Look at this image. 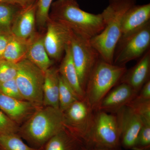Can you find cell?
<instances>
[{
    "instance_id": "3957f363",
    "label": "cell",
    "mask_w": 150,
    "mask_h": 150,
    "mask_svg": "<svg viewBox=\"0 0 150 150\" xmlns=\"http://www.w3.org/2000/svg\"><path fill=\"white\" fill-rule=\"evenodd\" d=\"M65 128L64 112L60 108L43 106L19 126L18 134L31 147L43 149L51 137Z\"/></svg>"
},
{
    "instance_id": "f1b7e54d",
    "label": "cell",
    "mask_w": 150,
    "mask_h": 150,
    "mask_svg": "<svg viewBox=\"0 0 150 150\" xmlns=\"http://www.w3.org/2000/svg\"><path fill=\"white\" fill-rule=\"evenodd\" d=\"M0 93L7 96L24 100L19 90L15 79L0 83Z\"/></svg>"
},
{
    "instance_id": "9c48e42d",
    "label": "cell",
    "mask_w": 150,
    "mask_h": 150,
    "mask_svg": "<svg viewBox=\"0 0 150 150\" xmlns=\"http://www.w3.org/2000/svg\"><path fill=\"white\" fill-rule=\"evenodd\" d=\"M65 127L85 143L94 111L85 100H79L64 111Z\"/></svg>"
},
{
    "instance_id": "f546056e",
    "label": "cell",
    "mask_w": 150,
    "mask_h": 150,
    "mask_svg": "<svg viewBox=\"0 0 150 150\" xmlns=\"http://www.w3.org/2000/svg\"><path fill=\"white\" fill-rule=\"evenodd\" d=\"M19 126L0 110V134L18 133Z\"/></svg>"
},
{
    "instance_id": "e575fe53",
    "label": "cell",
    "mask_w": 150,
    "mask_h": 150,
    "mask_svg": "<svg viewBox=\"0 0 150 150\" xmlns=\"http://www.w3.org/2000/svg\"><path fill=\"white\" fill-rule=\"evenodd\" d=\"M79 150H90L89 149H88V148L86 147V146H84L81 149Z\"/></svg>"
},
{
    "instance_id": "484cf974",
    "label": "cell",
    "mask_w": 150,
    "mask_h": 150,
    "mask_svg": "<svg viewBox=\"0 0 150 150\" xmlns=\"http://www.w3.org/2000/svg\"><path fill=\"white\" fill-rule=\"evenodd\" d=\"M142 118L144 123H150V100H140L134 98L127 105Z\"/></svg>"
},
{
    "instance_id": "d6a6232c",
    "label": "cell",
    "mask_w": 150,
    "mask_h": 150,
    "mask_svg": "<svg viewBox=\"0 0 150 150\" xmlns=\"http://www.w3.org/2000/svg\"><path fill=\"white\" fill-rule=\"evenodd\" d=\"M11 33H0V61L3 60V56Z\"/></svg>"
},
{
    "instance_id": "d590c367",
    "label": "cell",
    "mask_w": 150,
    "mask_h": 150,
    "mask_svg": "<svg viewBox=\"0 0 150 150\" xmlns=\"http://www.w3.org/2000/svg\"><path fill=\"white\" fill-rule=\"evenodd\" d=\"M0 150H1V149H0Z\"/></svg>"
},
{
    "instance_id": "2e32d148",
    "label": "cell",
    "mask_w": 150,
    "mask_h": 150,
    "mask_svg": "<svg viewBox=\"0 0 150 150\" xmlns=\"http://www.w3.org/2000/svg\"><path fill=\"white\" fill-rule=\"evenodd\" d=\"M150 3L132 6L123 17L120 39L142 27L150 21Z\"/></svg>"
},
{
    "instance_id": "4dcf8cb0",
    "label": "cell",
    "mask_w": 150,
    "mask_h": 150,
    "mask_svg": "<svg viewBox=\"0 0 150 150\" xmlns=\"http://www.w3.org/2000/svg\"><path fill=\"white\" fill-rule=\"evenodd\" d=\"M135 98L140 100H150V79L143 86Z\"/></svg>"
},
{
    "instance_id": "5bb4252c",
    "label": "cell",
    "mask_w": 150,
    "mask_h": 150,
    "mask_svg": "<svg viewBox=\"0 0 150 150\" xmlns=\"http://www.w3.org/2000/svg\"><path fill=\"white\" fill-rule=\"evenodd\" d=\"M150 51L148 50L137 64L126 70L119 83L130 86L137 93L143 86L150 80Z\"/></svg>"
},
{
    "instance_id": "9a60e30c",
    "label": "cell",
    "mask_w": 150,
    "mask_h": 150,
    "mask_svg": "<svg viewBox=\"0 0 150 150\" xmlns=\"http://www.w3.org/2000/svg\"><path fill=\"white\" fill-rule=\"evenodd\" d=\"M36 4L23 8L19 13L12 26L13 35L26 40H29L35 35Z\"/></svg>"
},
{
    "instance_id": "83f0119b",
    "label": "cell",
    "mask_w": 150,
    "mask_h": 150,
    "mask_svg": "<svg viewBox=\"0 0 150 150\" xmlns=\"http://www.w3.org/2000/svg\"><path fill=\"white\" fill-rule=\"evenodd\" d=\"M17 64L5 60L0 61V83L15 79Z\"/></svg>"
},
{
    "instance_id": "4fadbf2b",
    "label": "cell",
    "mask_w": 150,
    "mask_h": 150,
    "mask_svg": "<svg viewBox=\"0 0 150 150\" xmlns=\"http://www.w3.org/2000/svg\"><path fill=\"white\" fill-rule=\"evenodd\" d=\"M38 108L27 100L16 99L0 93V110L19 126L24 123Z\"/></svg>"
},
{
    "instance_id": "52a82bcc",
    "label": "cell",
    "mask_w": 150,
    "mask_h": 150,
    "mask_svg": "<svg viewBox=\"0 0 150 150\" xmlns=\"http://www.w3.org/2000/svg\"><path fill=\"white\" fill-rule=\"evenodd\" d=\"M150 45V21L118 41L114 53L113 64L125 66L138 59L149 50Z\"/></svg>"
},
{
    "instance_id": "4316f807",
    "label": "cell",
    "mask_w": 150,
    "mask_h": 150,
    "mask_svg": "<svg viewBox=\"0 0 150 150\" xmlns=\"http://www.w3.org/2000/svg\"><path fill=\"white\" fill-rule=\"evenodd\" d=\"M132 150H150V123H144Z\"/></svg>"
},
{
    "instance_id": "7402d4cb",
    "label": "cell",
    "mask_w": 150,
    "mask_h": 150,
    "mask_svg": "<svg viewBox=\"0 0 150 150\" xmlns=\"http://www.w3.org/2000/svg\"><path fill=\"white\" fill-rule=\"evenodd\" d=\"M22 9L12 4L0 2V33H11L13 22Z\"/></svg>"
},
{
    "instance_id": "44dd1931",
    "label": "cell",
    "mask_w": 150,
    "mask_h": 150,
    "mask_svg": "<svg viewBox=\"0 0 150 150\" xmlns=\"http://www.w3.org/2000/svg\"><path fill=\"white\" fill-rule=\"evenodd\" d=\"M29 40H23L12 34L4 53L3 60L17 64L26 59Z\"/></svg>"
},
{
    "instance_id": "e0dca14e",
    "label": "cell",
    "mask_w": 150,
    "mask_h": 150,
    "mask_svg": "<svg viewBox=\"0 0 150 150\" xmlns=\"http://www.w3.org/2000/svg\"><path fill=\"white\" fill-rule=\"evenodd\" d=\"M26 59L43 72L51 68L53 62L46 52L44 44V35L36 33L30 39Z\"/></svg>"
},
{
    "instance_id": "8992f818",
    "label": "cell",
    "mask_w": 150,
    "mask_h": 150,
    "mask_svg": "<svg viewBox=\"0 0 150 150\" xmlns=\"http://www.w3.org/2000/svg\"><path fill=\"white\" fill-rule=\"evenodd\" d=\"M17 64L15 80L22 96L36 107H42L44 73L26 59Z\"/></svg>"
},
{
    "instance_id": "7c38bea8",
    "label": "cell",
    "mask_w": 150,
    "mask_h": 150,
    "mask_svg": "<svg viewBox=\"0 0 150 150\" xmlns=\"http://www.w3.org/2000/svg\"><path fill=\"white\" fill-rule=\"evenodd\" d=\"M137 94L127 84L119 83L104 97L98 110L115 114L133 100Z\"/></svg>"
},
{
    "instance_id": "836d02e7",
    "label": "cell",
    "mask_w": 150,
    "mask_h": 150,
    "mask_svg": "<svg viewBox=\"0 0 150 150\" xmlns=\"http://www.w3.org/2000/svg\"><path fill=\"white\" fill-rule=\"evenodd\" d=\"M89 149L90 150H122L121 147L115 148H93Z\"/></svg>"
},
{
    "instance_id": "277c9868",
    "label": "cell",
    "mask_w": 150,
    "mask_h": 150,
    "mask_svg": "<svg viewBox=\"0 0 150 150\" xmlns=\"http://www.w3.org/2000/svg\"><path fill=\"white\" fill-rule=\"evenodd\" d=\"M126 66L110 64L101 58L94 68L86 85L85 99L93 111L109 91L117 85L127 70Z\"/></svg>"
},
{
    "instance_id": "8fae6325",
    "label": "cell",
    "mask_w": 150,
    "mask_h": 150,
    "mask_svg": "<svg viewBox=\"0 0 150 150\" xmlns=\"http://www.w3.org/2000/svg\"><path fill=\"white\" fill-rule=\"evenodd\" d=\"M121 133V146L133 149L136 144L144 121L131 107L126 105L116 112Z\"/></svg>"
},
{
    "instance_id": "603a6c76",
    "label": "cell",
    "mask_w": 150,
    "mask_h": 150,
    "mask_svg": "<svg viewBox=\"0 0 150 150\" xmlns=\"http://www.w3.org/2000/svg\"><path fill=\"white\" fill-rule=\"evenodd\" d=\"M1 150H42L31 147L25 144L18 133L0 134Z\"/></svg>"
},
{
    "instance_id": "5b68a950",
    "label": "cell",
    "mask_w": 150,
    "mask_h": 150,
    "mask_svg": "<svg viewBox=\"0 0 150 150\" xmlns=\"http://www.w3.org/2000/svg\"><path fill=\"white\" fill-rule=\"evenodd\" d=\"M121 133L116 114L97 110L94 112L90 129L85 143L88 149L121 146Z\"/></svg>"
},
{
    "instance_id": "d6986e66",
    "label": "cell",
    "mask_w": 150,
    "mask_h": 150,
    "mask_svg": "<svg viewBox=\"0 0 150 150\" xmlns=\"http://www.w3.org/2000/svg\"><path fill=\"white\" fill-rule=\"evenodd\" d=\"M59 70L51 67L44 73L43 106L59 108Z\"/></svg>"
},
{
    "instance_id": "ac0fdd59",
    "label": "cell",
    "mask_w": 150,
    "mask_h": 150,
    "mask_svg": "<svg viewBox=\"0 0 150 150\" xmlns=\"http://www.w3.org/2000/svg\"><path fill=\"white\" fill-rule=\"evenodd\" d=\"M70 44L65 48L64 56L58 69L59 74L73 89L79 98L84 100V91L81 85L77 72L73 62Z\"/></svg>"
},
{
    "instance_id": "6da1fadb",
    "label": "cell",
    "mask_w": 150,
    "mask_h": 150,
    "mask_svg": "<svg viewBox=\"0 0 150 150\" xmlns=\"http://www.w3.org/2000/svg\"><path fill=\"white\" fill-rule=\"evenodd\" d=\"M50 9L49 18L87 40L100 33L105 26L101 13L83 10L76 0H57L52 3Z\"/></svg>"
},
{
    "instance_id": "d4e9b609",
    "label": "cell",
    "mask_w": 150,
    "mask_h": 150,
    "mask_svg": "<svg viewBox=\"0 0 150 150\" xmlns=\"http://www.w3.org/2000/svg\"><path fill=\"white\" fill-rule=\"evenodd\" d=\"M53 0H38L36 4V24L43 28L49 19V11Z\"/></svg>"
},
{
    "instance_id": "cb8c5ba5",
    "label": "cell",
    "mask_w": 150,
    "mask_h": 150,
    "mask_svg": "<svg viewBox=\"0 0 150 150\" xmlns=\"http://www.w3.org/2000/svg\"><path fill=\"white\" fill-rule=\"evenodd\" d=\"M59 108L63 112L74 103L80 100L73 89L60 74L59 75Z\"/></svg>"
},
{
    "instance_id": "ba28073f",
    "label": "cell",
    "mask_w": 150,
    "mask_h": 150,
    "mask_svg": "<svg viewBox=\"0 0 150 150\" xmlns=\"http://www.w3.org/2000/svg\"><path fill=\"white\" fill-rule=\"evenodd\" d=\"M73 62L80 83L85 93L91 74L100 57L89 40L74 33L70 42Z\"/></svg>"
},
{
    "instance_id": "7a4b0ae2",
    "label": "cell",
    "mask_w": 150,
    "mask_h": 150,
    "mask_svg": "<svg viewBox=\"0 0 150 150\" xmlns=\"http://www.w3.org/2000/svg\"><path fill=\"white\" fill-rule=\"evenodd\" d=\"M136 0H109L101 13L105 24L104 29L89 40L93 47L105 62L113 64L115 48L121 36L123 17Z\"/></svg>"
},
{
    "instance_id": "ffe728a7",
    "label": "cell",
    "mask_w": 150,
    "mask_h": 150,
    "mask_svg": "<svg viewBox=\"0 0 150 150\" xmlns=\"http://www.w3.org/2000/svg\"><path fill=\"white\" fill-rule=\"evenodd\" d=\"M84 146L82 141L65 128L51 137L42 150H79Z\"/></svg>"
},
{
    "instance_id": "1f68e13d",
    "label": "cell",
    "mask_w": 150,
    "mask_h": 150,
    "mask_svg": "<svg viewBox=\"0 0 150 150\" xmlns=\"http://www.w3.org/2000/svg\"><path fill=\"white\" fill-rule=\"evenodd\" d=\"M38 0H0V2L12 4L25 8L37 3Z\"/></svg>"
},
{
    "instance_id": "30bf717a",
    "label": "cell",
    "mask_w": 150,
    "mask_h": 150,
    "mask_svg": "<svg viewBox=\"0 0 150 150\" xmlns=\"http://www.w3.org/2000/svg\"><path fill=\"white\" fill-rule=\"evenodd\" d=\"M47 31L44 35L46 52L51 60L59 61L71 42L74 32L69 28L49 18L46 23Z\"/></svg>"
}]
</instances>
